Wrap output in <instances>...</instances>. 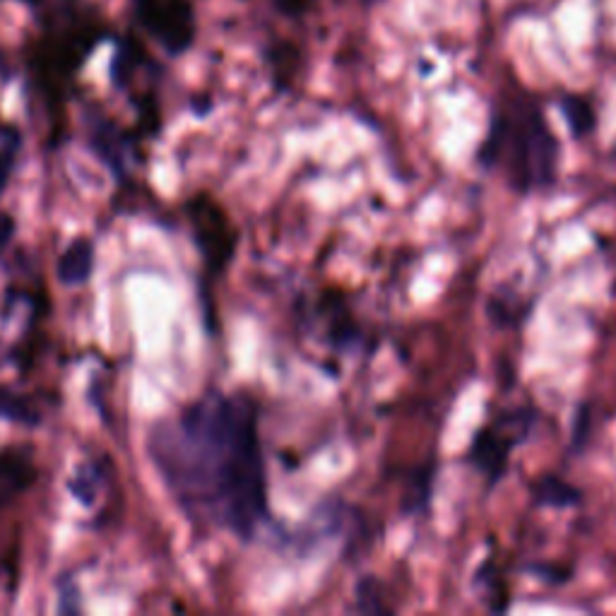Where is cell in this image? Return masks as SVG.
<instances>
[{
	"label": "cell",
	"instance_id": "obj_8",
	"mask_svg": "<svg viewBox=\"0 0 616 616\" xmlns=\"http://www.w3.org/2000/svg\"><path fill=\"white\" fill-rule=\"evenodd\" d=\"M94 268V248L87 239H77L63 251L61 260H58V280L63 284H82L90 280Z\"/></svg>",
	"mask_w": 616,
	"mask_h": 616
},
{
	"label": "cell",
	"instance_id": "obj_9",
	"mask_svg": "<svg viewBox=\"0 0 616 616\" xmlns=\"http://www.w3.org/2000/svg\"><path fill=\"white\" fill-rule=\"evenodd\" d=\"M92 145L114 171H123V145L118 140L114 126L106 121H94L92 126Z\"/></svg>",
	"mask_w": 616,
	"mask_h": 616
},
{
	"label": "cell",
	"instance_id": "obj_10",
	"mask_svg": "<svg viewBox=\"0 0 616 616\" xmlns=\"http://www.w3.org/2000/svg\"><path fill=\"white\" fill-rule=\"evenodd\" d=\"M561 111H564L568 126H571L576 138H583V135H590L592 130H595V111H592L590 102H585V99L566 97L564 102H561Z\"/></svg>",
	"mask_w": 616,
	"mask_h": 616
},
{
	"label": "cell",
	"instance_id": "obj_6",
	"mask_svg": "<svg viewBox=\"0 0 616 616\" xmlns=\"http://www.w3.org/2000/svg\"><path fill=\"white\" fill-rule=\"evenodd\" d=\"M530 494L537 506L556 508V511L576 508L583 503V491L556 475H542L539 479H535V482L530 484Z\"/></svg>",
	"mask_w": 616,
	"mask_h": 616
},
{
	"label": "cell",
	"instance_id": "obj_1",
	"mask_svg": "<svg viewBox=\"0 0 616 616\" xmlns=\"http://www.w3.org/2000/svg\"><path fill=\"white\" fill-rule=\"evenodd\" d=\"M157 460L188 511L251 539L270 518L258 402L212 390L157 436Z\"/></svg>",
	"mask_w": 616,
	"mask_h": 616
},
{
	"label": "cell",
	"instance_id": "obj_2",
	"mask_svg": "<svg viewBox=\"0 0 616 616\" xmlns=\"http://www.w3.org/2000/svg\"><path fill=\"white\" fill-rule=\"evenodd\" d=\"M561 145L542 109L527 97H511L491 116L477 164L518 195L552 191L559 181Z\"/></svg>",
	"mask_w": 616,
	"mask_h": 616
},
{
	"label": "cell",
	"instance_id": "obj_12",
	"mask_svg": "<svg viewBox=\"0 0 616 616\" xmlns=\"http://www.w3.org/2000/svg\"><path fill=\"white\" fill-rule=\"evenodd\" d=\"M0 417L10 419L17 424H34L37 422V412L32 410V405L20 395L10 393V390L0 388Z\"/></svg>",
	"mask_w": 616,
	"mask_h": 616
},
{
	"label": "cell",
	"instance_id": "obj_5",
	"mask_svg": "<svg viewBox=\"0 0 616 616\" xmlns=\"http://www.w3.org/2000/svg\"><path fill=\"white\" fill-rule=\"evenodd\" d=\"M140 20L171 53H181L193 41V13L186 0H138Z\"/></svg>",
	"mask_w": 616,
	"mask_h": 616
},
{
	"label": "cell",
	"instance_id": "obj_3",
	"mask_svg": "<svg viewBox=\"0 0 616 616\" xmlns=\"http://www.w3.org/2000/svg\"><path fill=\"white\" fill-rule=\"evenodd\" d=\"M537 422V407L523 405L496 414V417H491V422L475 431L470 450H467V462L487 479L489 487H496L508 475L513 453L530 438Z\"/></svg>",
	"mask_w": 616,
	"mask_h": 616
},
{
	"label": "cell",
	"instance_id": "obj_14",
	"mask_svg": "<svg viewBox=\"0 0 616 616\" xmlns=\"http://www.w3.org/2000/svg\"><path fill=\"white\" fill-rule=\"evenodd\" d=\"M13 231H15V219L8 215H0V248L8 244Z\"/></svg>",
	"mask_w": 616,
	"mask_h": 616
},
{
	"label": "cell",
	"instance_id": "obj_13",
	"mask_svg": "<svg viewBox=\"0 0 616 616\" xmlns=\"http://www.w3.org/2000/svg\"><path fill=\"white\" fill-rule=\"evenodd\" d=\"M94 482H97V477L92 475L90 479H87V470H82L80 475H77L75 484H73V491L77 496H80L85 506H90L92 499H94Z\"/></svg>",
	"mask_w": 616,
	"mask_h": 616
},
{
	"label": "cell",
	"instance_id": "obj_7",
	"mask_svg": "<svg viewBox=\"0 0 616 616\" xmlns=\"http://www.w3.org/2000/svg\"><path fill=\"white\" fill-rule=\"evenodd\" d=\"M34 479V465L22 450H5L0 453V506L15 499L22 489Z\"/></svg>",
	"mask_w": 616,
	"mask_h": 616
},
{
	"label": "cell",
	"instance_id": "obj_4",
	"mask_svg": "<svg viewBox=\"0 0 616 616\" xmlns=\"http://www.w3.org/2000/svg\"><path fill=\"white\" fill-rule=\"evenodd\" d=\"M191 219L195 229V241L207 260V268L222 270L234 256L236 231L231 227L229 217L215 200L200 195L191 205Z\"/></svg>",
	"mask_w": 616,
	"mask_h": 616
},
{
	"label": "cell",
	"instance_id": "obj_11",
	"mask_svg": "<svg viewBox=\"0 0 616 616\" xmlns=\"http://www.w3.org/2000/svg\"><path fill=\"white\" fill-rule=\"evenodd\" d=\"M383 592H381V583H378L373 576L361 578L357 583V588H354V609L361 614H385V612H393V609L388 607V604H383Z\"/></svg>",
	"mask_w": 616,
	"mask_h": 616
}]
</instances>
